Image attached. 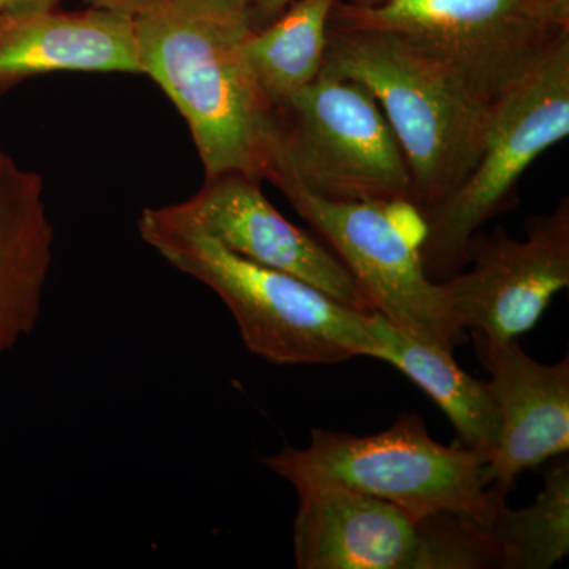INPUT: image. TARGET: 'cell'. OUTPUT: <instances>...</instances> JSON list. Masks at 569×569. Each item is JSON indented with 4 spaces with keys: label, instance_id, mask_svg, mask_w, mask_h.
<instances>
[{
    "label": "cell",
    "instance_id": "cell-3",
    "mask_svg": "<svg viewBox=\"0 0 569 569\" xmlns=\"http://www.w3.org/2000/svg\"><path fill=\"white\" fill-rule=\"evenodd\" d=\"M142 241L171 266L211 288L234 317L250 353L277 366L380 359L373 312H359L320 288L239 257L206 236L138 220Z\"/></svg>",
    "mask_w": 569,
    "mask_h": 569
},
{
    "label": "cell",
    "instance_id": "cell-16",
    "mask_svg": "<svg viewBox=\"0 0 569 569\" xmlns=\"http://www.w3.org/2000/svg\"><path fill=\"white\" fill-rule=\"evenodd\" d=\"M337 0H293L271 24L247 33L241 51L272 107L317 80Z\"/></svg>",
    "mask_w": 569,
    "mask_h": 569
},
{
    "label": "cell",
    "instance_id": "cell-5",
    "mask_svg": "<svg viewBox=\"0 0 569 569\" xmlns=\"http://www.w3.org/2000/svg\"><path fill=\"white\" fill-rule=\"evenodd\" d=\"M331 20L392 33L492 110L569 39V0H385Z\"/></svg>",
    "mask_w": 569,
    "mask_h": 569
},
{
    "label": "cell",
    "instance_id": "cell-6",
    "mask_svg": "<svg viewBox=\"0 0 569 569\" xmlns=\"http://www.w3.org/2000/svg\"><path fill=\"white\" fill-rule=\"evenodd\" d=\"M569 134V39L493 107L473 167L422 219V266L443 282L467 264L482 224L516 208L518 183L546 149Z\"/></svg>",
    "mask_w": 569,
    "mask_h": 569
},
{
    "label": "cell",
    "instance_id": "cell-17",
    "mask_svg": "<svg viewBox=\"0 0 569 569\" xmlns=\"http://www.w3.org/2000/svg\"><path fill=\"white\" fill-rule=\"evenodd\" d=\"M501 569H550L569 553V459L557 460L530 507H498L489 527Z\"/></svg>",
    "mask_w": 569,
    "mask_h": 569
},
{
    "label": "cell",
    "instance_id": "cell-12",
    "mask_svg": "<svg viewBox=\"0 0 569 569\" xmlns=\"http://www.w3.org/2000/svg\"><path fill=\"white\" fill-rule=\"evenodd\" d=\"M475 346L490 373L498 418L496 451L482 475L490 492L507 500L523 471L568 455L569 358L542 365L520 348L519 339H475Z\"/></svg>",
    "mask_w": 569,
    "mask_h": 569
},
{
    "label": "cell",
    "instance_id": "cell-21",
    "mask_svg": "<svg viewBox=\"0 0 569 569\" xmlns=\"http://www.w3.org/2000/svg\"><path fill=\"white\" fill-rule=\"evenodd\" d=\"M61 0H0V11L29 9V7H56Z\"/></svg>",
    "mask_w": 569,
    "mask_h": 569
},
{
    "label": "cell",
    "instance_id": "cell-2",
    "mask_svg": "<svg viewBox=\"0 0 569 569\" xmlns=\"http://www.w3.org/2000/svg\"><path fill=\"white\" fill-rule=\"evenodd\" d=\"M320 74L359 82L376 97L406 153L421 217L473 167L493 108L406 41L331 20Z\"/></svg>",
    "mask_w": 569,
    "mask_h": 569
},
{
    "label": "cell",
    "instance_id": "cell-19",
    "mask_svg": "<svg viewBox=\"0 0 569 569\" xmlns=\"http://www.w3.org/2000/svg\"><path fill=\"white\" fill-rule=\"evenodd\" d=\"M293 0H253L250 7V32L260 31L279 18Z\"/></svg>",
    "mask_w": 569,
    "mask_h": 569
},
{
    "label": "cell",
    "instance_id": "cell-13",
    "mask_svg": "<svg viewBox=\"0 0 569 569\" xmlns=\"http://www.w3.org/2000/svg\"><path fill=\"white\" fill-rule=\"evenodd\" d=\"M56 71L141 74L133 17L97 7L0 11V102L22 81Z\"/></svg>",
    "mask_w": 569,
    "mask_h": 569
},
{
    "label": "cell",
    "instance_id": "cell-15",
    "mask_svg": "<svg viewBox=\"0 0 569 569\" xmlns=\"http://www.w3.org/2000/svg\"><path fill=\"white\" fill-rule=\"evenodd\" d=\"M373 329L383 346L381 361L395 366L418 385L447 415L458 445L486 456L497 447L498 418L488 381L468 376L441 348L418 342L373 312Z\"/></svg>",
    "mask_w": 569,
    "mask_h": 569
},
{
    "label": "cell",
    "instance_id": "cell-11",
    "mask_svg": "<svg viewBox=\"0 0 569 569\" xmlns=\"http://www.w3.org/2000/svg\"><path fill=\"white\" fill-rule=\"evenodd\" d=\"M142 216L173 230L206 236L246 260L299 277L359 312H376L331 249L288 222L261 192V182L249 176L206 178L189 200L146 208Z\"/></svg>",
    "mask_w": 569,
    "mask_h": 569
},
{
    "label": "cell",
    "instance_id": "cell-14",
    "mask_svg": "<svg viewBox=\"0 0 569 569\" xmlns=\"http://www.w3.org/2000/svg\"><path fill=\"white\" fill-rule=\"evenodd\" d=\"M52 246L43 179L0 151V353L39 321Z\"/></svg>",
    "mask_w": 569,
    "mask_h": 569
},
{
    "label": "cell",
    "instance_id": "cell-8",
    "mask_svg": "<svg viewBox=\"0 0 569 569\" xmlns=\"http://www.w3.org/2000/svg\"><path fill=\"white\" fill-rule=\"evenodd\" d=\"M296 212L325 239L361 284L373 309L403 335L452 353L462 329L452 320L440 282L427 277L419 244L422 219L415 206L335 201L317 197L277 164L266 171Z\"/></svg>",
    "mask_w": 569,
    "mask_h": 569
},
{
    "label": "cell",
    "instance_id": "cell-1",
    "mask_svg": "<svg viewBox=\"0 0 569 569\" xmlns=\"http://www.w3.org/2000/svg\"><path fill=\"white\" fill-rule=\"evenodd\" d=\"M133 20L141 74L189 123L206 178L239 173L264 181L274 107L242 56L249 29L194 17L167 0H153Z\"/></svg>",
    "mask_w": 569,
    "mask_h": 569
},
{
    "label": "cell",
    "instance_id": "cell-4",
    "mask_svg": "<svg viewBox=\"0 0 569 569\" xmlns=\"http://www.w3.org/2000/svg\"><path fill=\"white\" fill-rule=\"evenodd\" d=\"M264 463L291 486L355 490L418 519L452 515L489 530L498 507L507 503L486 485V456L458 443H438L425 419L411 413L372 436L312 430L306 448L284 445Z\"/></svg>",
    "mask_w": 569,
    "mask_h": 569
},
{
    "label": "cell",
    "instance_id": "cell-9",
    "mask_svg": "<svg viewBox=\"0 0 569 569\" xmlns=\"http://www.w3.org/2000/svg\"><path fill=\"white\" fill-rule=\"evenodd\" d=\"M299 569H486L488 531L452 515L418 519L380 498L329 485H296Z\"/></svg>",
    "mask_w": 569,
    "mask_h": 569
},
{
    "label": "cell",
    "instance_id": "cell-10",
    "mask_svg": "<svg viewBox=\"0 0 569 569\" xmlns=\"http://www.w3.org/2000/svg\"><path fill=\"white\" fill-rule=\"evenodd\" d=\"M467 266L440 282L452 320L473 339L508 342L529 332L553 296L569 284V198L527 222V238L503 227L478 231Z\"/></svg>",
    "mask_w": 569,
    "mask_h": 569
},
{
    "label": "cell",
    "instance_id": "cell-20",
    "mask_svg": "<svg viewBox=\"0 0 569 569\" xmlns=\"http://www.w3.org/2000/svg\"><path fill=\"white\" fill-rule=\"evenodd\" d=\"M92 7L97 9H104L111 11H119V13L134 14L140 13L146 7L151 6L153 0H89Z\"/></svg>",
    "mask_w": 569,
    "mask_h": 569
},
{
    "label": "cell",
    "instance_id": "cell-18",
    "mask_svg": "<svg viewBox=\"0 0 569 569\" xmlns=\"http://www.w3.org/2000/svg\"><path fill=\"white\" fill-rule=\"evenodd\" d=\"M176 9L194 17L249 29L250 7L253 0H167Z\"/></svg>",
    "mask_w": 569,
    "mask_h": 569
},
{
    "label": "cell",
    "instance_id": "cell-7",
    "mask_svg": "<svg viewBox=\"0 0 569 569\" xmlns=\"http://www.w3.org/2000/svg\"><path fill=\"white\" fill-rule=\"evenodd\" d=\"M271 164L326 200L413 206L391 123L376 97L346 78L320 74L274 108Z\"/></svg>",
    "mask_w": 569,
    "mask_h": 569
}]
</instances>
